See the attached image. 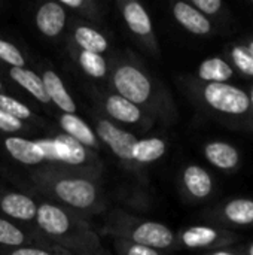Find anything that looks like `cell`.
<instances>
[{"label":"cell","mask_w":253,"mask_h":255,"mask_svg":"<svg viewBox=\"0 0 253 255\" xmlns=\"http://www.w3.org/2000/svg\"><path fill=\"white\" fill-rule=\"evenodd\" d=\"M207 103L216 111L227 114H245L249 109L251 100L245 91L221 82H212L204 90Z\"/></svg>","instance_id":"obj_1"},{"label":"cell","mask_w":253,"mask_h":255,"mask_svg":"<svg viewBox=\"0 0 253 255\" xmlns=\"http://www.w3.org/2000/svg\"><path fill=\"white\" fill-rule=\"evenodd\" d=\"M113 82L121 97L134 105L146 102L151 94V84L148 78L133 66H124L118 69Z\"/></svg>","instance_id":"obj_2"},{"label":"cell","mask_w":253,"mask_h":255,"mask_svg":"<svg viewBox=\"0 0 253 255\" xmlns=\"http://www.w3.org/2000/svg\"><path fill=\"white\" fill-rule=\"evenodd\" d=\"M57 196L76 208H86L95 200L94 185L85 179H64L55 187Z\"/></svg>","instance_id":"obj_3"},{"label":"cell","mask_w":253,"mask_h":255,"mask_svg":"<svg viewBox=\"0 0 253 255\" xmlns=\"http://www.w3.org/2000/svg\"><path fill=\"white\" fill-rule=\"evenodd\" d=\"M97 133L118 157L125 160L133 158V151L137 143V139L131 133L119 130L109 121H100L97 127Z\"/></svg>","instance_id":"obj_4"},{"label":"cell","mask_w":253,"mask_h":255,"mask_svg":"<svg viewBox=\"0 0 253 255\" xmlns=\"http://www.w3.org/2000/svg\"><path fill=\"white\" fill-rule=\"evenodd\" d=\"M133 241L137 245L148 248H167L173 242V233L169 227L158 223H145L133 233Z\"/></svg>","instance_id":"obj_5"},{"label":"cell","mask_w":253,"mask_h":255,"mask_svg":"<svg viewBox=\"0 0 253 255\" xmlns=\"http://www.w3.org/2000/svg\"><path fill=\"white\" fill-rule=\"evenodd\" d=\"M66 22V12L58 3H45L37 15H36V24L37 28L46 34V36H57Z\"/></svg>","instance_id":"obj_6"},{"label":"cell","mask_w":253,"mask_h":255,"mask_svg":"<svg viewBox=\"0 0 253 255\" xmlns=\"http://www.w3.org/2000/svg\"><path fill=\"white\" fill-rule=\"evenodd\" d=\"M174 16L176 19L189 31L195 33V34H206L210 31V22L209 19L201 13L198 12L195 7H192L191 4L188 3H183V1H179L174 4Z\"/></svg>","instance_id":"obj_7"},{"label":"cell","mask_w":253,"mask_h":255,"mask_svg":"<svg viewBox=\"0 0 253 255\" xmlns=\"http://www.w3.org/2000/svg\"><path fill=\"white\" fill-rule=\"evenodd\" d=\"M43 85H45V91L48 94V97L60 108L63 109L66 114H73L76 106L75 102L72 100V97L69 96L67 90L63 85V81L58 78V75L55 72L46 70L43 73Z\"/></svg>","instance_id":"obj_8"},{"label":"cell","mask_w":253,"mask_h":255,"mask_svg":"<svg viewBox=\"0 0 253 255\" xmlns=\"http://www.w3.org/2000/svg\"><path fill=\"white\" fill-rule=\"evenodd\" d=\"M4 146L15 160L24 164H37L43 160V155L36 142L22 137H7L4 140Z\"/></svg>","instance_id":"obj_9"},{"label":"cell","mask_w":253,"mask_h":255,"mask_svg":"<svg viewBox=\"0 0 253 255\" xmlns=\"http://www.w3.org/2000/svg\"><path fill=\"white\" fill-rule=\"evenodd\" d=\"M36 215L39 226L49 235H63L69 230V220L66 214L52 205H42Z\"/></svg>","instance_id":"obj_10"},{"label":"cell","mask_w":253,"mask_h":255,"mask_svg":"<svg viewBox=\"0 0 253 255\" xmlns=\"http://www.w3.org/2000/svg\"><path fill=\"white\" fill-rule=\"evenodd\" d=\"M10 78L18 82L22 88H25L28 93H31L39 102L42 103H48L49 97L45 91V85L43 81L31 70H27L24 67H12L10 69Z\"/></svg>","instance_id":"obj_11"},{"label":"cell","mask_w":253,"mask_h":255,"mask_svg":"<svg viewBox=\"0 0 253 255\" xmlns=\"http://www.w3.org/2000/svg\"><path fill=\"white\" fill-rule=\"evenodd\" d=\"M1 209L9 217L18 220H31L37 214L34 202L22 194H7L1 200Z\"/></svg>","instance_id":"obj_12"},{"label":"cell","mask_w":253,"mask_h":255,"mask_svg":"<svg viewBox=\"0 0 253 255\" xmlns=\"http://www.w3.org/2000/svg\"><path fill=\"white\" fill-rule=\"evenodd\" d=\"M207 160L219 169H231L239 163V152L228 143L215 142L206 146Z\"/></svg>","instance_id":"obj_13"},{"label":"cell","mask_w":253,"mask_h":255,"mask_svg":"<svg viewBox=\"0 0 253 255\" xmlns=\"http://www.w3.org/2000/svg\"><path fill=\"white\" fill-rule=\"evenodd\" d=\"M55 148L58 154V160H63L69 164H81L85 161V149L84 146L69 134H61L55 140Z\"/></svg>","instance_id":"obj_14"},{"label":"cell","mask_w":253,"mask_h":255,"mask_svg":"<svg viewBox=\"0 0 253 255\" xmlns=\"http://www.w3.org/2000/svg\"><path fill=\"white\" fill-rule=\"evenodd\" d=\"M61 127L69 133L70 137L76 139L81 145L85 143L88 146H94L95 145V136L91 131V128L79 118L75 117L73 114H64L61 117Z\"/></svg>","instance_id":"obj_15"},{"label":"cell","mask_w":253,"mask_h":255,"mask_svg":"<svg viewBox=\"0 0 253 255\" xmlns=\"http://www.w3.org/2000/svg\"><path fill=\"white\" fill-rule=\"evenodd\" d=\"M183 179H185V184H186L188 190L195 197H200V199L206 197L212 191V179H210L209 173L204 169L198 167V166L188 167L185 170Z\"/></svg>","instance_id":"obj_16"},{"label":"cell","mask_w":253,"mask_h":255,"mask_svg":"<svg viewBox=\"0 0 253 255\" xmlns=\"http://www.w3.org/2000/svg\"><path fill=\"white\" fill-rule=\"evenodd\" d=\"M106 109L109 115L124 123H136L140 118L139 108L121 96H110L106 103Z\"/></svg>","instance_id":"obj_17"},{"label":"cell","mask_w":253,"mask_h":255,"mask_svg":"<svg viewBox=\"0 0 253 255\" xmlns=\"http://www.w3.org/2000/svg\"><path fill=\"white\" fill-rule=\"evenodd\" d=\"M124 18H125L128 27L137 34L145 36L152 31V22H151L146 10L143 9L142 4H139L136 1H131L125 6Z\"/></svg>","instance_id":"obj_18"},{"label":"cell","mask_w":253,"mask_h":255,"mask_svg":"<svg viewBox=\"0 0 253 255\" xmlns=\"http://www.w3.org/2000/svg\"><path fill=\"white\" fill-rule=\"evenodd\" d=\"M200 78L210 82H225L231 78L233 69L221 58H209L200 66Z\"/></svg>","instance_id":"obj_19"},{"label":"cell","mask_w":253,"mask_h":255,"mask_svg":"<svg viewBox=\"0 0 253 255\" xmlns=\"http://www.w3.org/2000/svg\"><path fill=\"white\" fill-rule=\"evenodd\" d=\"M166 151V143L161 139H145V140H137L134 151H133V158L142 163H149L158 160Z\"/></svg>","instance_id":"obj_20"},{"label":"cell","mask_w":253,"mask_h":255,"mask_svg":"<svg viewBox=\"0 0 253 255\" xmlns=\"http://www.w3.org/2000/svg\"><path fill=\"white\" fill-rule=\"evenodd\" d=\"M75 37H76V42L86 52L100 54V52L106 51V48H107L106 39L98 31L88 28V27H79L75 33Z\"/></svg>","instance_id":"obj_21"},{"label":"cell","mask_w":253,"mask_h":255,"mask_svg":"<svg viewBox=\"0 0 253 255\" xmlns=\"http://www.w3.org/2000/svg\"><path fill=\"white\" fill-rule=\"evenodd\" d=\"M225 215L236 224H251L253 223V202L246 199L233 200L227 205Z\"/></svg>","instance_id":"obj_22"},{"label":"cell","mask_w":253,"mask_h":255,"mask_svg":"<svg viewBox=\"0 0 253 255\" xmlns=\"http://www.w3.org/2000/svg\"><path fill=\"white\" fill-rule=\"evenodd\" d=\"M216 239V232L209 227H192L183 235V244L189 248L206 247Z\"/></svg>","instance_id":"obj_23"},{"label":"cell","mask_w":253,"mask_h":255,"mask_svg":"<svg viewBox=\"0 0 253 255\" xmlns=\"http://www.w3.org/2000/svg\"><path fill=\"white\" fill-rule=\"evenodd\" d=\"M79 60H81V66L88 75L94 78H101L106 75V61L100 54L82 51Z\"/></svg>","instance_id":"obj_24"},{"label":"cell","mask_w":253,"mask_h":255,"mask_svg":"<svg viewBox=\"0 0 253 255\" xmlns=\"http://www.w3.org/2000/svg\"><path fill=\"white\" fill-rule=\"evenodd\" d=\"M0 111L9 114L10 117L16 118V120H25L30 117V109L19 103L18 100L12 99V97H7V96H3L0 94Z\"/></svg>","instance_id":"obj_25"},{"label":"cell","mask_w":253,"mask_h":255,"mask_svg":"<svg viewBox=\"0 0 253 255\" xmlns=\"http://www.w3.org/2000/svg\"><path fill=\"white\" fill-rule=\"evenodd\" d=\"M24 235L10 223L0 218V244L3 245H21Z\"/></svg>","instance_id":"obj_26"},{"label":"cell","mask_w":253,"mask_h":255,"mask_svg":"<svg viewBox=\"0 0 253 255\" xmlns=\"http://www.w3.org/2000/svg\"><path fill=\"white\" fill-rule=\"evenodd\" d=\"M0 58L9 64H12V67H22L25 63L21 52L12 43L1 40V39H0Z\"/></svg>","instance_id":"obj_27"},{"label":"cell","mask_w":253,"mask_h":255,"mask_svg":"<svg viewBox=\"0 0 253 255\" xmlns=\"http://www.w3.org/2000/svg\"><path fill=\"white\" fill-rule=\"evenodd\" d=\"M233 58L240 70H243L248 75H253V57L248 51H245L243 48H234Z\"/></svg>","instance_id":"obj_28"},{"label":"cell","mask_w":253,"mask_h":255,"mask_svg":"<svg viewBox=\"0 0 253 255\" xmlns=\"http://www.w3.org/2000/svg\"><path fill=\"white\" fill-rule=\"evenodd\" d=\"M21 128V121L10 117L9 114L0 111V130L3 131H16Z\"/></svg>","instance_id":"obj_29"},{"label":"cell","mask_w":253,"mask_h":255,"mask_svg":"<svg viewBox=\"0 0 253 255\" xmlns=\"http://www.w3.org/2000/svg\"><path fill=\"white\" fill-rule=\"evenodd\" d=\"M36 145L39 146L43 158L58 160V154H57V148H55L54 140H39V142H36Z\"/></svg>","instance_id":"obj_30"},{"label":"cell","mask_w":253,"mask_h":255,"mask_svg":"<svg viewBox=\"0 0 253 255\" xmlns=\"http://www.w3.org/2000/svg\"><path fill=\"white\" fill-rule=\"evenodd\" d=\"M194 4L206 13H216L221 9L222 1L221 0H194Z\"/></svg>","instance_id":"obj_31"},{"label":"cell","mask_w":253,"mask_h":255,"mask_svg":"<svg viewBox=\"0 0 253 255\" xmlns=\"http://www.w3.org/2000/svg\"><path fill=\"white\" fill-rule=\"evenodd\" d=\"M128 255H158L157 251H154L152 248L143 247V245H134L130 251Z\"/></svg>","instance_id":"obj_32"},{"label":"cell","mask_w":253,"mask_h":255,"mask_svg":"<svg viewBox=\"0 0 253 255\" xmlns=\"http://www.w3.org/2000/svg\"><path fill=\"white\" fill-rule=\"evenodd\" d=\"M12 255H49L48 253L42 251V250H33V248H22L15 251Z\"/></svg>","instance_id":"obj_33"},{"label":"cell","mask_w":253,"mask_h":255,"mask_svg":"<svg viewBox=\"0 0 253 255\" xmlns=\"http://www.w3.org/2000/svg\"><path fill=\"white\" fill-rule=\"evenodd\" d=\"M63 3L70 7H79L82 4V0H63Z\"/></svg>","instance_id":"obj_34"},{"label":"cell","mask_w":253,"mask_h":255,"mask_svg":"<svg viewBox=\"0 0 253 255\" xmlns=\"http://www.w3.org/2000/svg\"><path fill=\"white\" fill-rule=\"evenodd\" d=\"M251 51H252V54H251V55H252V57H253V42H252V43H251Z\"/></svg>","instance_id":"obj_35"},{"label":"cell","mask_w":253,"mask_h":255,"mask_svg":"<svg viewBox=\"0 0 253 255\" xmlns=\"http://www.w3.org/2000/svg\"><path fill=\"white\" fill-rule=\"evenodd\" d=\"M249 100L253 103V88H252V94H251V99H249Z\"/></svg>","instance_id":"obj_36"},{"label":"cell","mask_w":253,"mask_h":255,"mask_svg":"<svg viewBox=\"0 0 253 255\" xmlns=\"http://www.w3.org/2000/svg\"><path fill=\"white\" fill-rule=\"evenodd\" d=\"M215 255H230V254H225V253H218V254Z\"/></svg>","instance_id":"obj_37"},{"label":"cell","mask_w":253,"mask_h":255,"mask_svg":"<svg viewBox=\"0 0 253 255\" xmlns=\"http://www.w3.org/2000/svg\"><path fill=\"white\" fill-rule=\"evenodd\" d=\"M251 255H253V245H252V248H251Z\"/></svg>","instance_id":"obj_38"},{"label":"cell","mask_w":253,"mask_h":255,"mask_svg":"<svg viewBox=\"0 0 253 255\" xmlns=\"http://www.w3.org/2000/svg\"><path fill=\"white\" fill-rule=\"evenodd\" d=\"M0 90H1V84H0Z\"/></svg>","instance_id":"obj_39"}]
</instances>
